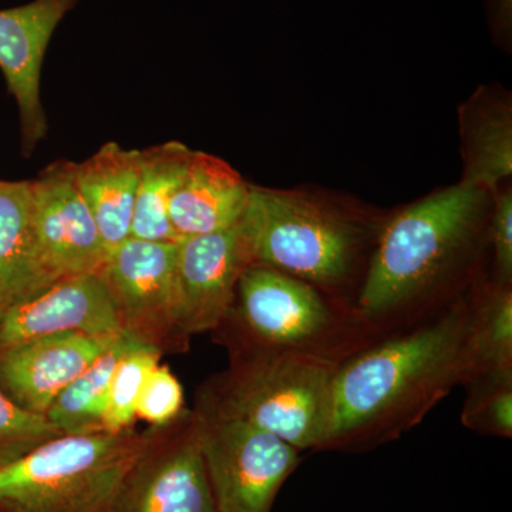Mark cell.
Masks as SVG:
<instances>
[{
	"mask_svg": "<svg viewBox=\"0 0 512 512\" xmlns=\"http://www.w3.org/2000/svg\"><path fill=\"white\" fill-rule=\"evenodd\" d=\"M79 0H30L0 9V70L19 110L23 156L45 140L49 124L40 99V77L50 40Z\"/></svg>",
	"mask_w": 512,
	"mask_h": 512,
	"instance_id": "7c38bea8",
	"label": "cell"
},
{
	"mask_svg": "<svg viewBox=\"0 0 512 512\" xmlns=\"http://www.w3.org/2000/svg\"><path fill=\"white\" fill-rule=\"evenodd\" d=\"M119 335L57 333L2 350L0 389L23 409L46 416L56 397Z\"/></svg>",
	"mask_w": 512,
	"mask_h": 512,
	"instance_id": "5bb4252c",
	"label": "cell"
},
{
	"mask_svg": "<svg viewBox=\"0 0 512 512\" xmlns=\"http://www.w3.org/2000/svg\"><path fill=\"white\" fill-rule=\"evenodd\" d=\"M111 512H218L202 458L194 413L154 427Z\"/></svg>",
	"mask_w": 512,
	"mask_h": 512,
	"instance_id": "ba28073f",
	"label": "cell"
},
{
	"mask_svg": "<svg viewBox=\"0 0 512 512\" xmlns=\"http://www.w3.org/2000/svg\"><path fill=\"white\" fill-rule=\"evenodd\" d=\"M163 350L138 342L117 363L111 379L104 430L110 433L131 429L137 419V404L151 370L161 363Z\"/></svg>",
	"mask_w": 512,
	"mask_h": 512,
	"instance_id": "603a6c76",
	"label": "cell"
},
{
	"mask_svg": "<svg viewBox=\"0 0 512 512\" xmlns=\"http://www.w3.org/2000/svg\"><path fill=\"white\" fill-rule=\"evenodd\" d=\"M3 308H5V305H3L2 293H0V312L3 311Z\"/></svg>",
	"mask_w": 512,
	"mask_h": 512,
	"instance_id": "83f0119b",
	"label": "cell"
},
{
	"mask_svg": "<svg viewBox=\"0 0 512 512\" xmlns=\"http://www.w3.org/2000/svg\"><path fill=\"white\" fill-rule=\"evenodd\" d=\"M50 284L53 281L47 274L37 242L30 180H0V293L3 305L6 308Z\"/></svg>",
	"mask_w": 512,
	"mask_h": 512,
	"instance_id": "e0dca14e",
	"label": "cell"
},
{
	"mask_svg": "<svg viewBox=\"0 0 512 512\" xmlns=\"http://www.w3.org/2000/svg\"><path fill=\"white\" fill-rule=\"evenodd\" d=\"M177 241L128 238L100 269L121 326L141 342L163 350L183 342L174 323Z\"/></svg>",
	"mask_w": 512,
	"mask_h": 512,
	"instance_id": "9c48e42d",
	"label": "cell"
},
{
	"mask_svg": "<svg viewBox=\"0 0 512 512\" xmlns=\"http://www.w3.org/2000/svg\"><path fill=\"white\" fill-rule=\"evenodd\" d=\"M30 185L37 242L52 281L99 274L109 252L74 184L72 161L50 164Z\"/></svg>",
	"mask_w": 512,
	"mask_h": 512,
	"instance_id": "8fae6325",
	"label": "cell"
},
{
	"mask_svg": "<svg viewBox=\"0 0 512 512\" xmlns=\"http://www.w3.org/2000/svg\"><path fill=\"white\" fill-rule=\"evenodd\" d=\"M251 185L228 163L192 151L187 173L170 202V221L178 238L212 234L238 225Z\"/></svg>",
	"mask_w": 512,
	"mask_h": 512,
	"instance_id": "9a60e30c",
	"label": "cell"
},
{
	"mask_svg": "<svg viewBox=\"0 0 512 512\" xmlns=\"http://www.w3.org/2000/svg\"><path fill=\"white\" fill-rule=\"evenodd\" d=\"M192 413L218 512H271L301 451L207 404Z\"/></svg>",
	"mask_w": 512,
	"mask_h": 512,
	"instance_id": "52a82bcc",
	"label": "cell"
},
{
	"mask_svg": "<svg viewBox=\"0 0 512 512\" xmlns=\"http://www.w3.org/2000/svg\"><path fill=\"white\" fill-rule=\"evenodd\" d=\"M123 330L99 274L67 276L0 312V352L57 333L114 336Z\"/></svg>",
	"mask_w": 512,
	"mask_h": 512,
	"instance_id": "4fadbf2b",
	"label": "cell"
},
{
	"mask_svg": "<svg viewBox=\"0 0 512 512\" xmlns=\"http://www.w3.org/2000/svg\"><path fill=\"white\" fill-rule=\"evenodd\" d=\"M60 434L45 414L23 409L0 389V464L23 456Z\"/></svg>",
	"mask_w": 512,
	"mask_h": 512,
	"instance_id": "cb8c5ba5",
	"label": "cell"
},
{
	"mask_svg": "<svg viewBox=\"0 0 512 512\" xmlns=\"http://www.w3.org/2000/svg\"><path fill=\"white\" fill-rule=\"evenodd\" d=\"M251 264L238 225L178 239L174 323L183 342L218 329L234 302L242 272Z\"/></svg>",
	"mask_w": 512,
	"mask_h": 512,
	"instance_id": "30bf717a",
	"label": "cell"
},
{
	"mask_svg": "<svg viewBox=\"0 0 512 512\" xmlns=\"http://www.w3.org/2000/svg\"><path fill=\"white\" fill-rule=\"evenodd\" d=\"M464 121L467 174L463 183L494 191L512 174V120L505 103L484 101Z\"/></svg>",
	"mask_w": 512,
	"mask_h": 512,
	"instance_id": "ffe728a7",
	"label": "cell"
},
{
	"mask_svg": "<svg viewBox=\"0 0 512 512\" xmlns=\"http://www.w3.org/2000/svg\"><path fill=\"white\" fill-rule=\"evenodd\" d=\"M470 292L420 325L340 363L320 450L362 451L399 439L470 380Z\"/></svg>",
	"mask_w": 512,
	"mask_h": 512,
	"instance_id": "6da1fadb",
	"label": "cell"
},
{
	"mask_svg": "<svg viewBox=\"0 0 512 512\" xmlns=\"http://www.w3.org/2000/svg\"><path fill=\"white\" fill-rule=\"evenodd\" d=\"M495 30L507 37L511 32L512 0H491Z\"/></svg>",
	"mask_w": 512,
	"mask_h": 512,
	"instance_id": "4316f807",
	"label": "cell"
},
{
	"mask_svg": "<svg viewBox=\"0 0 512 512\" xmlns=\"http://www.w3.org/2000/svg\"><path fill=\"white\" fill-rule=\"evenodd\" d=\"M191 156L190 148L178 141L141 150L131 238L158 242L180 239L171 225L170 202L183 183Z\"/></svg>",
	"mask_w": 512,
	"mask_h": 512,
	"instance_id": "ac0fdd59",
	"label": "cell"
},
{
	"mask_svg": "<svg viewBox=\"0 0 512 512\" xmlns=\"http://www.w3.org/2000/svg\"><path fill=\"white\" fill-rule=\"evenodd\" d=\"M184 413L183 386L167 366L158 363L144 383L137 404V417L153 427H165Z\"/></svg>",
	"mask_w": 512,
	"mask_h": 512,
	"instance_id": "d4e9b609",
	"label": "cell"
},
{
	"mask_svg": "<svg viewBox=\"0 0 512 512\" xmlns=\"http://www.w3.org/2000/svg\"><path fill=\"white\" fill-rule=\"evenodd\" d=\"M488 239L493 247L494 279L498 284L512 282V194L498 195L495 210L488 224Z\"/></svg>",
	"mask_w": 512,
	"mask_h": 512,
	"instance_id": "484cf974",
	"label": "cell"
},
{
	"mask_svg": "<svg viewBox=\"0 0 512 512\" xmlns=\"http://www.w3.org/2000/svg\"><path fill=\"white\" fill-rule=\"evenodd\" d=\"M252 264L268 266L355 306L348 286L367 239L365 224L293 192L251 187L238 222Z\"/></svg>",
	"mask_w": 512,
	"mask_h": 512,
	"instance_id": "277c9868",
	"label": "cell"
},
{
	"mask_svg": "<svg viewBox=\"0 0 512 512\" xmlns=\"http://www.w3.org/2000/svg\"><path fill=\"white\" fill-rule=\"evenodd\" d=\"M153 436L154 427L45 441L0 464V512H111Z\"/></svg>",
	"mask_w": 512,
	"mask_h": 512,
	"instance_id": "5b68a950",
	"label": "cell"
},
{
	"mask_svg": "<svg viewBox=\"0 0 512 512\" xmlns=\"http://www.w3.org/2000/svg\"><path fill=\"white\" fill-rule=\"evenodd\" d=\"M231 363L198 402L274 434L296 450H320L339 363L291 353H229Z\"/></svg>",
	"mask_w": 512,
	"mask_h": 512,
	"instance_id": "8992f818",
	"label": "cell"
},
{
	"mask_svg": "<svg viewBox=\"0 0 512 512\" xmlns=\"http://www.w3.org/2000/svg\"><path fill=\"white\" fill-rule=\"evenodd\" d=\"M461 423L483 436L512 437V370L483 373L468 380Z\"/></svg>",
	"mask_w": 512,
	"mask_h": 512,
	"instance_id": "7402d4cb",
	"label": "cell"
},
{
	"mask_svg": "<svg viewBox=\"0 0 512 512\" xmlns=\"http://www.w3.org/2000/svg\"><path fill=\"white\" fill-rule=\"evenodd\" d=\"M471 289L470 379L512 370V286L491 281Z\"/></svg>",
	"mask_w": 512,
	"mask_h": 512,
	"instance_id": "44dd1931",
	"label": "cell"
},
{
	"mask_svg": "<svg viewBox=\"0 0 512 512\" xmlns=\"http://www.w3.org/2000/svg\"><path fill=\"white\" fill-rule=\"evenodd\" d=\"M140 153L119 143H106L92 157L73 163L74 184L92 212L109 254L131 235Z\"/></svg>",
	"mask_w": 512,
	"mask_h": 512,
	"instance_id": "2e32d148",
	"label": "cell"
},
{
	"mask_svg": "<svg viewBox=\"0 0 512 512\" xmlns=\"http://www.w3.org/2000/svg\"><path fill=\"white\" fill-rule=\"evenodd\" d=\"M485 195L461 183L380 228L356 302L377 339L414 328L466 295L453 284L480 238Z\"/></svg>",
	"mask_w": 512,
	"mask_h": 512,
	"instance_id": "7a4b0ae2",
	"label": "cell"
},
{
	"mask_svg": "<svg viewBox=\"0 0 512 512\" xmlns=\"http://www.w3.org/2000/svg\"><path fill=\"white\" fill-rule=\"evenodd\" d=\"M215 332L229 353H291L339 365L379 342L355 306L258 264L242 272Z\"/></svg>",
	"mask_w": 512,
	"mask_h": 512,
	"instance_id": "3957f363",
	"label": "cell"
},
{
	"mask_svg": "<svg viewBox=\"0 0 512 512\" xmlns=\"http://www.w3.org/2000/svg\"><path fill=\"white\" fill-rule=\"evenodd\" d=\"M136 336L123 330L103 355L74 379L46 412V417L62 434L93 433L104 430L111 379L121 357L136 343ZM146 343V342H144Z\"/></svg>",
	"mask_w": 512,
	"mask_h": 512,
	"instance_id": "d6986e66",
	"label": "cell"
}]
</instances>
